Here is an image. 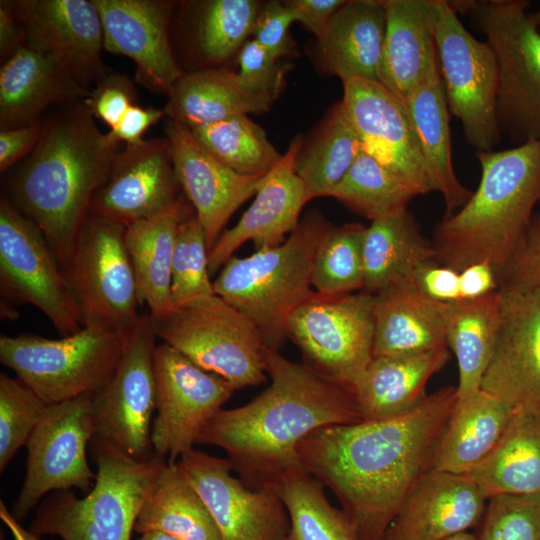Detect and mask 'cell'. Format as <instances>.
Instances as JSON below:
<instances>
[{
  "label": "cell",
  "mask_w": 540,
  "mask_h": 540,
  "mask_svg": "<svg viewBox=\"0 0 540 540\" xmlns=\"http://www.w3.org/2000/svg\"><path fill=\"white\" fill-rule=\"evenodd\" d=\"M435 41L449 111L477 151H492L500 139L497 120L498 68L487 42L463 26L450 1H437Z\"/></svg>",
  "instance_id": "cell-12"
},
{
  "label": "cell",
  "mask_w": 540,
  "mask_h": 540,
  "mask_svg": "<svg viewBox=\"0 0 540 540\" xmlns=\"http://www.w3.org/2000/svg\"><path fill=\"white\" fill-rule=\"evenodd\" d=\"M174 28L178 44L196 70L217 68L252 35L261 3L255 0H205L179 3Z\"/></svg>",
  "instance_id": "cell-28"
},
{
  "label": "cell",
  "mask_w": 540,
  "mask_h": 540,
  "mask_svg": "<svg viewBox=\"0 0 540 540\" xmlns=\"http://www.w3.org/2000/svg\"><path fill=\"white\" fill-rule=\"evenodd\" d=\"M438 0H383L386 31L379 82L403 103L440 71L435 41Z\"/></svg>",
  "instance_id": "cell-26"
},
{
  "label": "cell",
  "mask_w": 540,
  "mask_h": 540,
  "mask_svg": "<svg viewBox=\"0 0 540 540\" xmlns=\"http://www.w3.org/2000/svg\"><path fill=\"white\" fill-rule=\"evenodd\" d=\"M154 376L152 448L155 455L176 462L194 449L205 426L235 390L166 343L155 348Z\"/></svg>",
  "instance_id": "cell-16"
},
{
  "label": "cell",
  "mask_w": 540,
  "mask_h": 540,
  "mask_svg": "<svg viewBox=\"0 0 540 540\" xmlns=\"http://www.w3.org/2000/svg\"><path fill=\"white\" fill-rule=\"evenodd\" d=\"M126 334L89 325L59 339L1 335L0 361L46 405L58 404L97 393L108 384L120 361Z\"/></svg>",
  "instance_id": "cell-8"
},
{
  "label": "cell",
  "mask_w": 540,
  "mask_h": 540,
  "mask_svg": "<svg viewBox=\"0 0 540 540\" xmlns=\"http://www.w3.org/2000/svg\"><path fill=\"white\" fill-rule=\"evenodd\" d=\"M488 498L466 474L432 469L410 491L383 540H443L481 523Z\"/></svg>",
  "instance_id": "cell-25"
},
{
  "label": "cell",
  "mask_w": 540,
  "mask_h": 540,
  "mask_svg": "<svg viewBox=\"0 0 540 540\" xmlns=\"http://www.w3.org/2000/svg\"><path fill=\"white\" fill-rule=\"evenodd\" d=\"M25 46L23 28L15 15L11 1L0 2V59L4 63Z\"/></svg>",
  "instance_id": "cell-57"
},
{
  "label": "cell",
  "mask_w": 540,
  "mask_h": 540,
  "mask_svg": "<svg viewBox=\"0 0 540 540\" xmlns=\"http://www.w3.org/2000/svg\"><path fill=\"white\" fill-rule=\"evenodd\" d=\"M331 197L374 221L406 211L415 196L384 166L361 150Z\"/></svg>",
  "instance_id": "cell-43"
},
{
  "label": "cell",
  "mask_w": 540,
  "mask_h": 540,
  "mask_svg": "<svg viewBox=\"0 0 540 540\" xmlns=\"http://www.w3.org/2000/svg\"><path fill=\"white\" fill-rule=\"evenodd\" d=\"M0 518L10 530L14 540H41L39 536L22 526L2 500L0 501Z\"/></svg>",
  "instance_id": "cell-58"
},
{
  "label": "cell",
  "mask_w": 540,
  "mask_h": 540,
  "mask_svg": "<svg viewBox=\"0 0 540 540\" xmlns=\"http://www.w3.org/2000/svg\"><path fill=\"white\" fill-rule=\"evenodd\" d=\"M441 305L421 293L412 278L376 293L373 357L447 347Z\"/></svg>",
  "instance_id": "cell-31"
},
{
  "label": "cell",
  "mask_w": 540,
  "mask_h": 540,
  "mask_svg": "<svg viewBox=\"0 0 540 540\" xmlns=\"http://www.w3.org/2000/svg\"><path fill=\"white\" fill-rule=\"evenodd\" d=\"M179 187L168 139L144 140L120 151L89 214L127 227L174 204Z\"/></svg>",
  "instance_id": "cell-22"
},
{
  "label": "cell",
  "mask_w": 540,
  "mask_h": 540,
  "mask_svg": "<svg viewBox=\"0 0 540 540\" xmlns=\"http://www.w3.org/2000/svg\"><path fill=\"white\" fill-rule=\"evenodd\" d=\"M458 401L447 386L409 411L317 429L298 445L303 469L331 490L360 540H383L405 498L434 468Z\"/></svg>",
  "instance_id": "cell-1"
},
{
  "label": "cell",
  "mask_w": 540,
  "mask_h": 540,
  "mask_svg": "<svg viewBox=\"0 0 540 540\" xmlns=\"http://www.w3.org/2000/svg\"><path fill=\"white\" fill-rule=\"evenodd\" d=\"M134 81L126 74L110 70L89 91L83 103L95 119L113 129L129 107L137 104Z\"/></svg>",
  "instance_id": "cell-49"
},
{
  "label": "cell",
  "mask_w": 540,
  "mask_h": 540,
  "mask_svg": "<svg viewBox=\"0 0 540 540\" xmlns=\"http://www.w3.org/2000/svg\"><path fill=\"white\" fill-rule=\"evenodd\" d=\"M479 186L433 232L436 261L460 272L487 262L498 278L522 242L540 203V140L501 151H476Z\"/></svg>",
  "instance_id": "cell-4"
},
{
  "label": "cell",
  "mask_w": 540,
  "mask_h": 540,
  "mask_svg": "<svg viewBox=\"0 0 540 540\" xmlns=\"http://www.w3.org/2000/svg\"><path fill=\"white\" fill-rule=\"evenodd\" d=\"M270 385L249 403L220 409L197 444L223 449L251 489L273 488L302 469L297 447L313 431L363 421L352 391L265 347Z\"/></svg>",
  "instance_id": "cell-2"
},
{
  "label": "cell",
  "mask_w": 540,
  "mask_h": 540,
  "mask_svg": "<svg viewBox=\"0 0 540 540\" xmlns=\"http://www.w3.org/2000/svg\"><path fill=\"white\" fill-rule=\"evenodd\" d=\"M467 475L488 499L540 494V411L514 412L497 445Z\"/></svg>",
  "instance_id": "cell-37"
},
{
  "label": "cell",
  "mask_w": 540,
  "mask_h": 540,
  "mask_svg": "<svg viewBox=\"0 0 540 540\" xmlns=\"http://www.w3.org/2000/svg\"><path fill=\"white\" fill-rule=\"evenodd\" d=\"M157 338L152 316L141 314L126 334L112 378L94 394L92 401L95 437L138 460L155 455L151 419L156 403L154 352Z\"/></svg>",
  "instance_id": "cell-15"
},
{
  "label": "cell",
  "mask_w": 540,
  "mask_h": 540,
  "mask_svg": "<svg viewBox=\"0 0 540 540\" xmlns=\"http://www.w3.org/2000/svg\"><path fill=\"white\" fill-rule=\"evenodd\" d=\"M134 531L163 532L181 540H222L200 495L176 462H166L138 513Z\"/></svg>",
  "instance_id": "cell-39"
},
{
  "label": "cell",
  "mask_w": 540,
  "mask_h": 540,
  "mask_svg": "<svg viewBox=\"0 0 540 540\" xmlns=\"http://www.w3.org/2000/svg\"><path fill=\"white\" fill-rule=\"evenodd\" d=\"M138 540H181L177 537H174L172 535L163 533V532H147L140 535V538Z\"/></svg>",
  "instance_id": "cell-59"
},
{
  "label": "cell",
  "mask_w": 540,
  "mask_h": 540,
  "mask_svg": "<svg viewBox=\"0 0 540 540\" xmlns=\"http://www.w3.org/2000/svg\"><path fill=\"white\" fill-rule=\"evenodd\" d=\"M179 198L163 211L126 227L125 243L134 269L141 305L153 318L174 307L171 301V267L176 233L183 220Z\"/></svg>",
  "instance_id": "cell-36"
},
{
  "label": "cell",
  "mask_w": 540,
  "mask_h": 540,
  "mask_svg": "<svg viewBox=\"0 0 540 540\" xmlns=\"http://www.w3.org/2000/svg\"><path fill=\"white\" fill-rule=\"evenodd\" d=\"M478 540H540V494L489 498Z\"/></svg>",
  "instance_id": "cell-47"
},
{
  "label": "cell",
  "mask_w": 540,
  "mask_h": 540,
  "mask_svg": "<svg viewBox=\"0 0 540 540\" xmlns=\"http://www.w3.org/2000/svg\"><path fill=\"white\" fill-rule=\"evenodd\" d=\"M500 320L480 389L513 412L540 411V288L501 283Z\"/></svg>",
  "instance_id": "cell-17"
},
{
  "label": "cell",
  "mask_w": 540,
  "mask_h": 540,
  "mask_svg": "<svg viewBox=\"0 0 540 540\" xmlns=\"http://www.w3.org/2000/svg\"><path fill=\"white\" fill-rule=\"evenodd\" d=\"M404 104L434 191L443 196V218L449 217L465 205L473 192L460 183L453 168L449 108L440 71L416 88Z\"/></svg>",
  "instance_id": "cell-34"
},
{
  "label": "cell",
  "mask_w": 540,
  "mask_h": 540,
  "mask_svg": "<svg viewBox=\"0 0 540 540\" xmlns=\"http://www.w3.org/2000/svg\"><path fill=\"white\" fill-rule=\"evenodd\" d=\"M189 129L217 160L241 174L265 175L282 157L247 115Z\"/></svg>",
  "instance_id": "cell-42"
},
{
  "label": "cell",
  "mask_w": 540,
  "mask_h": 540,
  "mask_svg": "<svg viewBox=\"0 0 540 540\" xmlns=\"http://www.w3.org/2000/svg\"><path fill=\"white\" fill-rule=\"evenodd\" d=\"M208 257L202 225L196 217L183 219L177 229L172 257L170 291L174 308L216 294L210 280Z\"/></svg>",
  "instance_id": "cell-45"
},
{
  "label": "cell",
  "mask_w": 540,
  "mask_h": 540,
  "mask_svg": "<svg viewBox=\"0 0 540 540\" xmlns=\"http://www.w3.org/2000/svg\"><path fill=\"white\" fill-rule=\"evenodd\" d=\"M448 360L447 347L373 357L353 391L363 420L394 417L418 405L427 382Z\"/></svg>",
  "instance_id": "cell-30"
},
{
  "label": "cell",
  "mask_w": 540,
  "mask_h": 540,
  "mask_svg": "<svg viewBox=\"0 0 540 540\" xmlns=\"http://www.w3.org/2000/svg\"><path fill=\"white\" fill-rule=\"evenodd\" d=\"M443 540H478V536L471 532H464Z\"/></svg>",
  "instance_id": "cell-60"
},
{
  "label": "cell",
  "mask_w": 540,
  "mask_h": 540,
  "mask_svg": "<svg viewBox=\"0 0 540 540\" xmlns=\"http://www.w3.org/2000/svg\"><path fill=\"white\" fill-rule=\"evenodd\" d=\"M342 110L361 149L392 173L414 196L434 191L405 104L380 82H343Z\"/></svg>",
  "instance_id": "cell-18"
},
{
  "label": "cell",
  "mask_w": 540,
  "mask_h": 540,
  "mask_svg": "<svg viewBox=\"0 0 540 540\" xmlns=\"http://www.w3.org/2000/svg\"><path fill=\"white\" fill-rule=\"evenodd\" d=\"M461 299H476L497 291L500 283L495 269L487 262L471 264L459 272Z\"/></svg>",
  "instance_id": "cell-56"
},
{
  "label": "cell",
  "mask_w": 540,
  "mask_h": 540,
  "mask_svg": "<svg viewBox=\"0 0 540 540\" xmlns=\"http://www.w3.org/2000/svg\"><path fill=\"white\" fill-rule=\"evenodd\" d=\"M412 279L419 291L434 301L448 303L461 299L459 272L438 262L420 267Z\"/></svg>",
  "instance_id": "cell-52"
},
{
  "label": "cell",
  "mask_w": 540,
  "mask_h": 540,
  "mask_svg": "<svg viewBox=\"0 0 540 540\" xmlns=\"http://www.w3.org/2000/svg\"><path fill=\"white\" fill-rule=\"evenodd\" d=\"M176 463L205 503L222 540L284 539L289 517L275 489L247 487L233 476L227 458L195 448Z\"/></svg>",
  "instance_id": "cell-19"
},
{
  "label": "cell",
  "mask_w": 540,
  "mask_h": 540,
  "mask_svg": "<svg viewBox=\"0 0 540 540\" xmlns=\"http://www.w3.org/2000/svg\"><path fill=\"white\" fill-rule=\"evenodd\" d=\"M90 444L97 466L93 487L83 498L70 490L46 496L28 528L32 533L62 540H131L141 506L166 461L157 455L134 459L95 436Z\"/></svg>",
  "instance_id": "cell-6"
},
{
  "label": "cell",
  "mask_w": 540,
  "mask_h": 540,
  "mask_svg": "<svg viewBox=\"0 0 540 540\" xmlns=\"http://www.w3.org/2000/svg\"><path fill=\"white\" fill-rule=\"evenodd\" d=\"M0 287L11 303L40 309L61 336L83 327L54 250L40 228L7 198L0 201Z\"/></svg>",
  "instance_id": "cell-13"
},
{
  "label": "cell",
  "mask_w": 540,
  "mask_h": 540,
  "mask_svg": "<svg viewBox=\"0 0 540 540\" xmlns=\"http://www.w3.org/2000/svg\"><path fill=\"white\" fill-rule=\"evenodd\" d=\"M25 45L62 66L90 89L109 69L102 59L103 27L93 0L11 1Z\"/></svg>",
  "instance_id": "cell-20"
},
{
  "label": "cell",
  "mask_w": 540,
  "mask_h": 540,
  "mask_svg": "<svg viewBox=\"0 0 540 540\" xmlns=\"http://www.w3.org/2000/svg\"><path fill=\"white\" fill-rule=\"evenodd\" d=\"M153 318V317H152ZM156 335L236 391L266 380V344L254 322L218 295L153 318Z\"/></svg>",
  "instance_id": "cell-9"
},
{
  "label": "cell",
  "mask_w": 540,
  "mask_h": 540,
  "mask_svg": "<svg viewBox=\"0 0 540 540\" xmlns=\"http://www.w3.org/2000/svg\"><path fill=\"white\" fill-rule=\"evenodd\" d=\"M471 15L498 68L497 120L517 144L540 140V31L526 0L450 1Z\"/></svg>",
  "instance_id": "cell-7"
},
{
  "label": "cell",
  "mask_w": 540,
  "mask_h": 540,
  "mask_svg": "<svg viewBox=\"0 0 540 540\" xmlns=\"http://www.w3.org/2000/svg\"><path fill=\"white\" fill-rule=\"evenodd\" d=\"M42 123L39 142L10 177L8 200L40 228L62 266L122 149L83 100Z\"/></svg>",
  "instance_id": "cell-3"
},
{
  "label": "cell",
  "mask_w": 540,
  "mask_h": 540,
  "mask_svg": "<svg viewBox=\"0 0 540 540\" xmlns=\"http://www.w3.org/2000/svg\"><path fill=\"white\" fill-rule=\"evenodd\" d=\"M126 227L88 214L62 265L83 326L128 333L141 305Z\"/></svg>",
  "instance_id": "cell-10"
},
{
  "label": "cell",
  "mask_w": 540,
  "mask_h": 540,
  "mask_svg": "<svg viewBox=\"0 0 540 540\" xmlns=\"http://www.w3.org/2000/svg\"><path fill=\"white\" fill-rule=\"evenodd\" d=\"M164 117V109L135 104L127 109L109 133L117 142L125 143V146H135L142 143L145 140L144 133Z\"/></svg>",
  "instance_id": "cell-54"
},
{
  "label": "cell",
  "mask_w": 540,
  "mask_h": 540,
  "mask_svg": "<svg viewBox=\"0 0 540 540\" xmlns=\"http://www.w3.org/2000/svg\"><path fill=\"white\" fill-rule=\"evenodd\" d=\"M42 119L30 125L0 130V171L3 173L24 160L36 147L42 134Z\"/></svg>",
  "instance_id": "cell-53"
},
{
  "label": "cell",
  "mask_w": 540,
  "mask_h": 540,
  "mask_svg": "<svg viewBox=\"0 0 540 540\" xmlns=\"http://www.w3.org/2000/svg\"><path fill=\"white\" fill-rule=\"evenodd\" d=\"M274 101L248 91L236 72L209 68L185 72L163 109L166 118L192 128L234 116L264 113Z\"/></svg>",
  "instance_id": "cell-32"
},
{
  "label": "cell",
  "mask_w": 540,
  "mask_h": 540,
  "mask_svg": "<svg viewBox=\"0 0 540 540\" xmlns=\"http://www.w3.org/2000/svg\"><path fill=\"white\" fill-rule=\"evenodd\" d=\"M365 228L358 223L330 226L313 261L312 287L316 293L338 296L363 289Z\"/></svg>",
  "instance_id": "cell-44"
},
{
  "label": "cell",
  "mask_w": 540,
  "mask_h": 540,
  "mask_svg": "<svg viewBox=\"0 0 540 540\" xmlns=\"http://www.w3.org/2000/svg\"><path fill=\"white\" fill-rule=\"evenodd\" d=\"M324 488L303 468L275 484L289 517L283 540H360L347 515L331 504Z\"/></svg>",
  "instance_id": "cell-41"
},
{
  "label": "cell",
  "mask_w": 540,
  "mask_h": 540,
  "mask_svg": "<svg viewBox=\"0 0 540 540\" xmlns=\"http://www.w3.org/2000/svg\"><path fill=\"white\" fill-rule=\"evenodd\" d=\"M286 5L296 22L303 24L317 39L325 32L331 18L345 3L344 0H289Z\"/></svg>",
  "instance_id": "cell-55"
},
{
  "label": "cell",
  "mask_w": 540,
  "mask_h": 540,
  "mask_svg": "<svg viewBox=\"0 0 540 540\" xmlns=\"http://www.w3.org/2000/svg\"><path fill=\"white\" fill-rule=\"evenodd\" d=\"M359 138L340 102L296 157L295 169L308 199L331 197L361 151Z\"/></svg>",
  "instance_id": "cell-40"
},
{
  "label": "cell",
  "mask_w": 540,
  "mask_h": 540,
  "mask_svg": "<svg viewBox=\"0 0 540 540\" xmlns=\"http://www.w3.org/2000/svg\"><path fill=\"white\" fill-rule=\"evenodd\" d=\"M296 22L285 2L267 1L261 7L253 29V40L281 59L295 52L290 26Z\"/></svg>",
  "instance_id": "cell-50"
},
{
  "label": "cell",
  "mask_w": 540,
  "mask_h": 540,
  "mask_svg": "<svg viewBox=\"0 0 540 540\" xmlns=\"http://www.w3.org/2000/svg\"><path fill=\"white\" fill-rule=\"evenodd\" d=\"M103 27L104 50L130 58L135 81L153 93L169 95L185 74L171 43L177 2L170 0H93Z\"/></svg>",
  "instance_id": "cell-21"
},
{
  "label": "cell",
  "mask_w": 540,
  "mask_h": 540,
  "mask_svg": "<svg viewBox=\"0 0 540 540\" xmlns=\"http://www.w3.org/2000/svg\"><path fill=\"white\" fill-rule=\"evenodd\" d=\"M385 31L383 0L345 1L317 39L320 62L342 83L354 78L379 82Z\"/></svg>",
  "instance_id": "cell-29"
},
{
  "label": "cell",
  "mask_w": 540,
  "mask_h": 540,
  "mask_svg": "<svg viewBox=\"0 0 540 540\" xmlns=\"http://www.w3.org/2000/svg\"><path fill=\"white\" fill-rule=\"evenodd\" d=\"M532 20L540 31V9L537 12L530 13Z\"/></svg>",
  "instance_id": "cell-61"
},
{
  "label": "cell",
  "mask_w": 540,
  "mask_h": 540,
  "mask_svg": "<svg viewBox=\"0 0 540 540\" xmlns=\"http://www.w3.org/2000/svg\"><path fill=\"white\" fill-rule=\"evenodd\" d=\"M255 40H247L238 52V77L250 92L276 100L284 83V67Z\"/></svg>",
  "instance_id": "cell-48"
},
{
  "label": "cell",
  "mask_w": 540,
  "mask_h": 540,
  "mask_svg": "<svg viewBox=\"0 0 540 540\" xmlns=\"http://www.w3.org/2000/svg\"><path fill=\"white\" fill-rule=\"evenodd\" d=\"M297 135L278 163L260 181L250 207L230 229L224 230L209 250V271L215 273L247 241L256 250L274 247L286 240L300 224V213L309 201L296 173V157L303 145Z\"/></svg>",
  "instance_id": "cell-24"
},
{
  "label": "cell",
  "mask_w": 540,
  "mask_h": 540,
  "mask_svg": "<svg viewBox=\"0 0 540 540\" xmlns=\"http://www.w3.org/2000/svg\"><path fill=\"white\" fill-rule=\"evenodd\" d=\"M330 226L311 213L280 245L232 256L213 281L216 295L254 322L267 347L278 350L290 316L315 293L313 261Z\"/></svg>",
  "instance_id": "cell-5"
},
{
  "label": "cell",
  "mask_w": 540,
  "mask_h": 540,
  "mask_svg": "<svg viewBox=\"0 0 540 540\" xmlns=\"http://www.w3.org/2000/svg\"><path fill=\"white\" fill-rule=\"evenodd\" d=\"M287 337L306 367L353 392L373 358L374 295L315 292L290 316Z\"/></svg>",
  "instance_id": "cell-11"
},
{
  "label": "cell",
  "mask_w": 540,
  "mask_h": 540,
  "mask_svg": "<svg viewBox=\"0 0 540 540\" xmlns=\"http://www.w3.org/2000/svg\"><path fill=\"white\" fill-rule=\"evenodd\" d=\"M176 177L193 205L210 250L234 212L254 196L264 175H245L217 160L190 129L166 118Z\"/></svg>",
  "instance_id": "cell-23"
},
{
  "label": "cell",
  "mask_w": 540,
  "mask_h": 540,
  "mask_svg": "<svg viewBox=\"0 0 540 540\" xmlns=\"http://www.w3.org/2000/svg\"><path fill=\"white\" fill-rule=\"evenodd\" d=\"M88 93L62 66L25 45L1 65L0 128L30 125L46 109L81 101Z\"/></svg>",
  "instance_id": "cell-27"
},
{
  "label": "cell",
  "mask_w": 540,
  "mask_h": 540,
  "mask_svg": "<svg viewBox=\"0 0 540 540\" xmlns=\"http://www.w3.org/2000/svg\"><path fill=\"white\" fill-rule=\"evenodd\" d=\"M513 413L482 389L458 399L438 444L434 469L469 474L497 445Z\"/></svg>",
  "instance_id": "cell-33"
},
{
  "label": "cell",
  "mask_w": 540,
  "mask_h": 540,
  "mask_svg": "<svg viewBox=\"0 0 540 540\" xmlns=\"http://www.w3.org/2000/svg\"><path fill=\"white\" fill-rule=\"evenodd\" d=\"M365 292L375 295L388 286L410 279L422 266L437 262L408 209L400 214L371 221L363 238Z\"/></svg>",
  "instance_id": "cell-35"
},
{
  "label": "cell",
  "mask_w": 540,
  "mask_h": 540,
  "mask_svg": "<svg viewBox=\"0 0 540 540\" xmlns=\"http://www.w3.org/2000/svg\"><path fill=\"white\" fill-rule=\"evenodd\" d=\"M445 339L457 359L458 399L480 389L493 354L500 320L499 289L476 299L442 303Z\"/></svg>",
  "instance_id": "cell-38"
},
{
  "label": "cell",
  "mask_w": 540,
  "mask_h": 540,
  "mask_svg": "<svg viewBox=\"0 0 540 540\" xmlns=\"http://www.w3.org/2000/svg\"><path fill=\"white\" fill-rule=\"evenodd\" d=\"M499 283L540 288V213L533 216L522 242L501 273Z\"/></svg>",
  "instance_id": "cell-51"
},
{
  "label": "cell",
  "mask_w": 540,
  "mask_h": 540,
  "mask_svg": "<svg viewBox=\"0 0 540 540\" xmlns=\"http://www.w3.org/2000/svg\"><path fill=\"white\" fill-rule=\"evenodd\" d=\"M48 405L19 378L0 375V472L26 443Z\"/></svg>",
  "instance_id": "cell-46"
},
{
  "label": "cell",
  "mask_w": 540,
  "mask_h": 540,
  "mask_svg": "<svg viewBox=\"0 0 540 540\" xmlns=\"http://www.w3.org/2000/svg\"><path fill=\"white\" fill-rule=\"evenodd\" d=\"M86 394L47 410L30 435L24 481L12 514L22 522L49 492L77 488L89 492L96 479L87 460L95 436L92 401Z\"/></svg>",
  "instance_id": "cell-14"
}]
</instances>
